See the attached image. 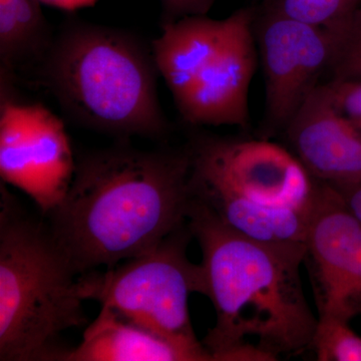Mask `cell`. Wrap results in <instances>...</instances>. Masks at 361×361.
Instances as JSON below:
<instances>
[{
	"label": "cell",
	"instance_id": "6da1fadb",
	"mask_svg": "<svg viewBox=\"0 0 361 361\" xmlns=\"http://www.w3.org/2000/svg\"><path fill=\"white\" fill-rule=\"evenodd\" d=\"M190 157L120 144L80 157L49 228L78 275L153 250L188 221Z\"/></svg>",
	"mask_w": 361,
	"mask_h": 361
},
{
	"label": "cell",
	"instance_id": "7a4b0ae2",
	"mask_svg": "<svg viewBox=\"0 0 361 361\" xmlns=\"http://www.w3.org/2000/svg\"><path fill=\"white\" fill-rule=\"evenodd\" d=\"M188 224L202 251L203 295L215 308L202 341L213 360L272 361L310 348L318 317L301 281L305 244L249 238L193 200Z\"/></svg>",
	"mask_w": 361,
	"mask_h": 361
},
{
	"label": "cell",
	"instance_id": "3957f363",
	"mask_svg": "<svg viewBox=\"0 0 361 361\" xmlns=\"http://www.w3.org/2000/svg\"><path fill=\"white\" fill-rule=\"evenodd\" d=\"M192 200L233 231L269 243H304L324 183L267 139L200 135L186 147Z\"/></svg>",
	"mask_w": 361,
	"mask_h": 361
},
{
	"label": "cell",
	"instance_id": "277c9868",
	"mask_svg": "<svg viewBox=\"0 0 361 361\" xmlns=\"http://www.w3.org/2000/svg\"><path fill=\"white\" fill-rule=\"evenodd\" d=\"M39 65L42 82L78 125L118 137L168 134L153 51L130 33L68 21Z\"/></svg>",
	"mask_w": 361,
	"mask_h": 361
},
{
	"label": "cell",
	"instance_id": "5b68a950",
	"mask_svg": "<svg viewBox=\"0 0 361 361\" xmlns=\"http://www.w3.org/2000/svg\"><path fill=\"white\" fill-rule=\"evenodd\" d=\"M0 360H61L59 338L87 323L80 275L49 226L20 208L1 180Z\"/></svg>",
	"mask_w": 361,
	"mask_h": 361
},
{
	"label": "cell",
	"instance_id": "8992f818",
	"mask_svg": "<svg viewBox=\"0 0 361 361\" xmlns=\"http://www.w3.org/2000/svg\"><path fill=\"white\" fill-rule=\"evenodd\" d=\"M250 7L224 20L185 16L161 25L151 44L159 75L193 126H249V87L258 63Z\"/></svg>",
	"mask_w": 361,
	"mask_h": 361
},
{
	"label": "cell",
	"instance_id": "52a82bcc",
	"mask_svg": "<svg viewBox=\"0 0 361 361\" xmlns=\"http://www.w3.org/2000/svg\"><path fill=\"white\" fill-rule=\"evenodd\" d=\"M192 238L187 221L153 250L80 275V296L161 336L205 348L197 339L189 312L191 294H203L200 264L187 255Z\"/></svg>",
	"mask_w": 361,
	"mask_h": 361
},
{
	"label": "cell",
	"instance_id": "ba28073f",
	"mask_svg": "<svg viewBox=\"0 0 361 361\" xmlns=\"http://www.w3.org/2000/svg\"><path fill=\"white\" fill-rule=\"evenodd\" d=\"M13 82L0 71V176L47 215L65 198L77 161L63 122L42 104L18 101Z\"/></svg>",
	"mask_w": 361,
	"mask_h": 361
},
{
	"label": "cell",
	"instance_id": "9c48e42d",
	"mask_svg": "<svg viewBox=\"0 0 361 361\" xmlns=\"http://www.w3.org/2000/svg\"><path fill=\"white\" fill-rule=\"evenodd\" d=\"M265 78L269 132L283 130L329 70L332 39L326 30L263 11L254 23Z\"/></svg>",
	"mask_w": 361,
	"mask_h": 361
},
{
	"label": "cell",
	"instance_id": "30bf717a",
	"mask_svg": "<svg viewBox=\"0 0 361 361\" xmlns=\"http://www.w3.org/2000/svg\"><path fill=\"white\" fill-rule=\"evenodd\" d=\"M318 317L361 312V222L324 183L305 237Z\"/></svg>",
	"mask_w": 361,
	"mask_h": 361
},
{
	"label": "cell",
	"instance_id": "8fae6325",
	"mask_svg": "<svg viewBox=\"0 0 361 361\" xmlns=\"http://www.w3.org/2000/svg\"><path fill=\"white\" fill-rule=\"evenodd\" d=\"M283 130L289 149L316 180H361V134L337 108L327 82L308 94Z\"/></svg>",
	"mask_w": 361,
	"mask_h": 361
},
{
	"label": "cell",
	"instance_id": "7c38bea8",
	"mask_svg": "<svg viewBox=\"0 0 361 361\" xmlns=\"http://www.w3.org/2000/svg\"><path fill=\"white\" fill-rule=\"evenodd\" d=\"M205 348H194L130 322L101 307L82 341L61 361H212Z\"/></svg>",
	"mask_w": 361,
	"mask_h": 361
},
{
	"label": "cell",
	"instance_id": "4fadbf2b",
	"mask_svg": "<svg viewBox=\"0 0 361 361\" xmlns=\"http://www.w3.org/2000/svg\"><path fill=\"white\" fill-rule=\"evenodd\" d=\"M54 39L39 0H0V70L39 63Z\"/></svg>",
	"mask_w": 361,
	"mask_h": 361
},
{
	"label": "cell",
	"instance_id": "5bb4252c",
	"mask_svg": "<svg viewBox=\"0 0 361 361\" xmlns=\"http://www.w3.org/2000/svg\"><path fill=\"white\" fill-rule=\"evenodd\" d=\"M361 7V0H264L262 11L332 32Z\"/></svg>",
	"mask_w": 361,
	"mask_h": 361
},
{
	"label": "cell",
	"instance_id": "9a60e30c",
	"mask_svg": "<svg viewBox=\"0 0 361 361\" xmlns=\"http://www.w3.org/2000/svg\"><path fill=\"white\" fill-rule=\"evenodd\" d=\"M310 348L319 361H361V337L342 318L318 317Z\"/></svg>",
	"mask_w": 361,
	"mask_h": 361
},
{
	"label": "cell",
	"instance_id": "2e32d148",
	"mask_svg": "<svg viewBox=\"0 0 361 361\" xmlns=\"http://www.w3.org/2000/svg\"><path fill=\"white\" fill-rule=\"evenodd\" d=\"M332 39L330 80H361V7L336 30Z\"/></svg>",
	"mask_w": 361,
	"mask_h": 361
},
{
	"label": "cell",
	"instance_id": "e0dca14e",
	"mask_svg": "<svg viewBox=\"0 0 361 361\" xmlns=\"http://www.w3.org/2000/svg\"><path fill=\"white\" fill-rule=\"evenodd\" d=\"M327 84L337 108L361 134V80H329Z\"/></svg>",
	"mask_w": 361,
	"mask_h": 361
},
{
	"label": "cell",
	"instance_id": "ac0fdd59",
	"mask_svg": "<svg viewBox=\"0 0 361 361\" xmlns=\"http://www.w3.org/2000/svg\"><path fill=\"white\" fill-rule=\"evenodd\" d=\"M217 0H161L163 23H172L185 16H207Z\"/></svg>",
	"mask_w": 361,
	"mask_h": 361
},
{
	"label": "cell",
	"instance_id": "d6986e66",
	"mask_svg": "<svg viewBox=\"0 0 361 361\" xmlns=\"http://www.w3.org/2000/svg\"><path fill=\"white\" fill-rule=\"evenodd\" d=\"M330 186L336 190L350 212L361 222V180Z\"/></svg>",
	"mask_w": 361,
	"mask_h": 361
},
{
	"label": "cell",
	"instance_id": "ffe728a7",
	"mask_svg": "<svg viewBox=\"0 0 361 361\" xmlns=\"http://www.w3.org/2000/svg\"><path fill=\"white\" fill-rule=\"evenodd\" d=\"M39 1L49 6L61 7V8L75 9L78 7L89 6L94 0H39Z\"/></svg>",
	"mask_w": 361,
	"mask_h": 361
}]
</instances>
